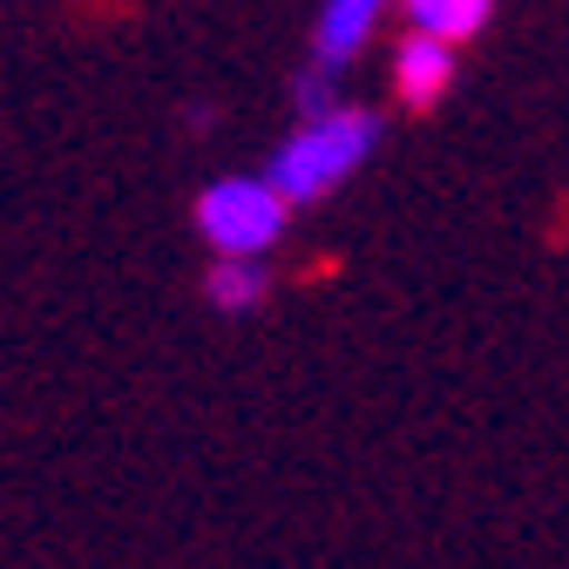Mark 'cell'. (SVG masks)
Listing matches in <instances>:
<instances>
[{
	"mask_svg": "<svg viewBox=\"0 0 569 569\" xmlns=\"http://www.w3.org/2000/svg\"><path fill=\"white\" fill-rule=\"evenodd\" d=\"M373 142H380V116L352 109V102H332V109L306 116L292 136L278 142V157H271L264 177L278 183L284 203H319L373 157Z\"/></svg>",
	"mask_w": 569,
	"mask_h": 569,
	"instance_id": "6da1fadb",
	"label": "cell"
},
{
	"mask_svg": "<svg viewBox=\"0 0 569 569\" xmlns=\"http://www.w3.org/2000/svg\"><path fill=\"white\" fill-rule=\"evenodd\" d=\"M284 224H292V203L271 177H218L197 190V238L218 258H264Z\"/></svg>",
	"mask_w": 569,
	"mask_h": 569,
	"instance_id": "7a4b0ae2",
	"label": "cell"
},
{
	"mask_svg": "<svg viewBox=\"0 0 569 569\" xmlns=\"http://www.w3.org/2000/svg\"><path fill=\"white\" fill-rule=\"evenodd\" d=\"M448 82H455V41L407 28L400 48H393V96L407 109H435L448 96Z\"/></svg>",
	"mask_w": 569,
	"mask_h": 569,
	"instance_id": "3957f363",
	"label": "cell"
},
{
	"mask_svg": "<svg viewBox=\"0 0 569 569\" xmlns=\"http://www.w3.org/2000/svg\"><path fill=\"white\" fill-rule=\"evenodd\" d=\"M387 8H393V0H326L319 21H312V61L339 76V68L373 41V28H380Z\"/></svg>",
	"mask_w": 569,
	"mask_h": 569,
	"instance_id": "277c9868",
	"label": "cell"
},
{
	"mask_svg": "<svg viewBox=\"0 0 569 569\" xmlns=\"http://www.w3.org/2000/svg\"><path fill=\"white\" fill-rule=\"evenodd\" d=\"M393 8L407 14V28H420V34H441V41H475L481 28H488V14H495V0H393Z\"/></svg>",
	"mask_w": 569,
	"mask_h": 569,
	"instance_id": "5b68a950",
	"label": "cell"
},
{
	"mask_svg": "<svg viewBox=\"0 0 569 569\" xmlns=\"http://www.w3.org/2000/svg\"><path fill=\"white\" fill-rule=\"evenodd\" d=\"M210 306L218 312H251L264 299V264L258 258H218V271H210Z\"/></svg>",
	"mask_w": 569,
	"mask_h": 569,
	"instance_id": "8992f818",
	"label": "cell"
},
{
	"mask_svg": "<svg viewBox=\"0 0 569 569\" xmlns=\"http://www.w3.org/2000/svg\"><path fill=\"white\" fill-rule=\"evenodd\" d=\"M299 109H306V116L332 109V68H312V76H299Z\"/></svg>",
	"mask_w": 569,
	"mask_h": 569,
	"instance_id": "52a82bcc",
	"label": "cell"
}]
</instances>
